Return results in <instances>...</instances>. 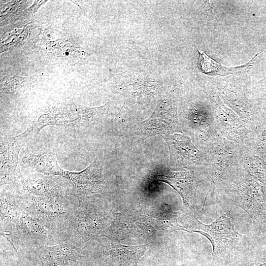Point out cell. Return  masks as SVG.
I'll use <instances>...</instances> for the list:
<instances>
[{
	"instance_id": "6da1fadb",
	"label": "cell",
	"mask_w": 266,
	"mask_h": 266,
	"mask_svg": "<svg viewBox=\"0 0 266 266\" xmlns=\"http://www.w3.org/2000/svg\"><path fill=\"white\" fill-rule=\"evenodd\" d=\"M20 195L26 209L42 220L64 242L69 219L79 203L77 199L74 196L47 198Z\"/></svg>"
},
{
	"instance_id": "7a4b0ae2",
	"label": "cell",
	"mask_w": 266,
	"mask_h": 266,
	"mask_svg": "<svg viewBox=\"0 0 266 266\" xmlns=\"http://www.w3.org/2000/svg\"><path fill=\"white\" fill-rule=\"evenodd\" d=\"M78 202L69 219L64 242L82 248L89 240L104 232L108 217L92 200Z\"/></svg>"
},
{
	"instance_id": "3957f363",
	"label": "cell",
	"mask_w": 266,
	"mask_h": 266,
	"mask_svg": "<svg viewBox=\"0 0 266 266\" xmlns=\"http://www.w3.org/2000/svg\"><path fill=\"white\" fill-rule=\"evenodd\" d=\"M5 237L14 246L35 249L62 243L60 238L39 217L25 209Z\"/></svg>"
},
{
	"instance_id": "277c9868",
	"label": "cell",
	"mask_w": 266,
	"mask_h": 266,
	"mask_svg": "<svg viewBox=\"0 0 266 266\" xmlns=\"http://www.w3.org/2000/svg\"><path fill=\"white\" fill-rule=\"evenodd\" d=\"M104 158L102 153L84 170L78 172L62 169L59 176L66 178L72 188V195L78 201L92 200L96 195H101L108 189L103 175Z\"/></svg>"
},
{
	"instance_id": "5b68a950",
	"label": "cell",
	"mask_w": 266,
	"mask_h": 266,
	"mask_svg": "<svg viewBox=\"0 0 266 266\" xmlns=\"http://www.w3.org/2000/svg\"><path fill=\"white\" fill-rule=\"evenodd\" d=\"M17 191L21 195L47 198H64L72 195V188L61 176L46 175L33 170L21 175Z\"/></svg>"
},
{
	"instance_id": "8992f818",
	"label": "cell",
	"mask_w": 266,
	"mask_h": 266,
	"mask_svg": "<svg viewBox=\"0 0 266 266\" xmlns=\"http://www.w3.org/2000/svg\"><path fill=\"white\" fill-rule=\"evenodd\" d=\"M35 133L30 128L13 137H0V187L16 182L18 156L23 146Z\"/></svg>"
},
{
	"instance_id": "52a82bcc",
	"label": "cell",
	"mask_w": 266,
	"mask_h": 266,
	"mask_svg": "<svg viewBox=\"0 0 266 266\" xmlns=\"http://www.w3.org/2000/svg\"><path fill=\"white\" fill-rule=\"evenodd\" d=\"M101 110L85 109L83 111L55 110L41 114L34 119L29 126L34 133L49 125L74 126L98 121L102 114Z\"/></svg>"
},
{
	"instance_id": "ba28073f",
	"label": "cell",
	"mask_w": 266,
	"mask_h": 266,
	"mask_svg": "<svg viewBox=\"0 0 266 266\" xmlns=\"http://www.w3.org/2000/svg\"><path fill=\"white\" fill-rule=\"evenodd\" d=\"M197 220L200 229L192 232L199 233L208 239L212 245L213 257L217 251L231 244L241 236L234 230L228 212L208 225Z\"/></svg>"
},
{
	"instance_id": "9c48e42d",
	"label": "cell",
	"mask_w": 266,
	"mask_h": 266,
	"mask_svg": "<svg viewBox=\"0 0 266 266\" xmlns=\"http://www.w3.org/2000/svg\"><path fill=\"white\" fill-rule=\"evenodd\" d=\"M81 248L66 242L38 247L33 251L42 266H73L81 259Z\"/></svg>"
},
{
	"instance_id": "30bf717a",
	"label": "cell",
	"mask_w": 266,
	"mask_h": 266,
	"mask_svg": "<svg viewBox=\"0 0 266 266\" xmlns=\"http://www.w3.org/2000/svg\"><path fill=\"white\" fill-rule=\"evenodd\" d=\"M165 100H160L152 115L134 129L135 133L145 138L166 133L172 123L171 115Z\"/></svg>"
},
{
	"instance_id": "8fae6325",
	"label": "cell",
	"mask_w": 266,
	"mask_h": 266,
	"mask_svg": "<svg viewBox=\"0 0 266 266\" xmlns=\"http://www.w3.org/2000/svg\"><path fill=\"white\" fill-rule=\"evenodd\" d=\"M25 209L20 194L17 191L0 192V232L5 236Z\"/></svg>"
},
{
	"instance_id": "7c38bea8",
	"label": "cell",
	"mask_w": 266,
	"mask_h": 266,
	"mask_svg": "<svg viewBox=\"0 0 266 266\" xmlns=\"http://www.w3.org/2000/svg\"><path fill=\"white\" fill-rule=\"evenodd\" d=\"M145 250L144 245H113L105 247L103 256L111 266H137Z\"/></svg>"
},
{
	"instance_id": "4fadbf2b",
	"label": "cell",
	"mask_w": 266,
	"mask_h": 266,
	"mask_svg": "<svg viewBox=\"0 0 266 266\" xmlns=\"http://www.w3.org/2000/svg\"><path fill=\"white\" fill-rule=\"evenodd\" d=\"M198 52L199 68L203 73L211 76H225L242 71L252 66L253 60L260 53H257L249 61L241 66H227L218 64L203 51L199 50Z\"/></svg>"
},
{
	"instance_id": "5bb4252c",
	"label": "cell",
	"mask_w": 266,
	"mask_h": 266,
	"mask_svg": "<svg viewBox=\"0 0 266 266\" xmlns=\"http://www.w3.org/2000/svg\"><path fill=\"white\" fill-rule=\"evenodd\" d=\"M33 170L46 175L59 176L62 168L55 155L50 154L29 155L24 158Z\"/></svg>"
},
{
	"instance_id": "9a60e30c",
	"label": "cell",
	"mask_w": 266,
	"mask_h": 266,
	"mask_svg": "<svg viewBox=\"0 0 266 266\" xmlns=\"http://www.w3.org/2000/svg\"><path fill=\"white\" fill-rule=\"evenodd\" d=\"M159 179L175 189L180 195L184 202L190 201L191 196L190 183L185 175L178 173L169 174L159 176Z\"/></svg>"
},
{
	"instance_id": "2e32d148",
	"label": "cell",
	"mask_w": 266,
	"mask_h": 266,
	"mask_svg": "<svg viewBox=\"0 0 266 266\" xmlns=\"http://www.w3.org/2000/svg\"><path fill=\"white\" fill-rule=\"evenodd\" d=\"M254 266H266V259L260 261Z\"/></svg>"
}]
</instances>
